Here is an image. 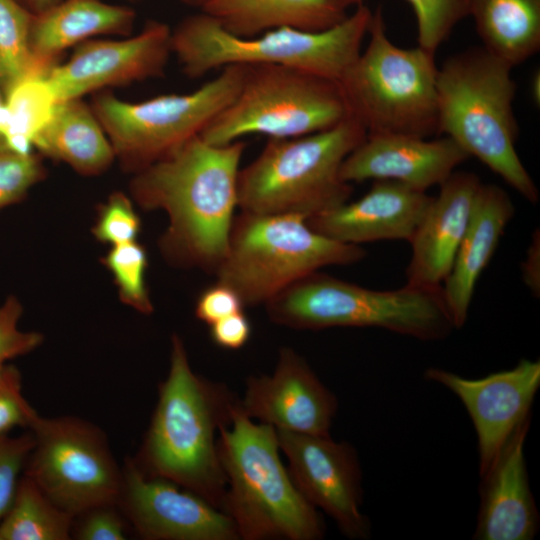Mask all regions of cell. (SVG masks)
Wrapping results in <instances>:
<instances>
[{"mask_svg":"<svg viewBox=\"0 0 540 540\" xmlns=\"http://www.w3.org/2000/svg\"><path fill=\"white\" fill-rule=\"evenodd\" d=\"M117 506L143 539H239L223 510L168 479L145 474L130 457L122 467Z\"/></svg>","mask_w":540,"mask_h":540,"instance_id":"obj_14","label":"cell"},{"mask_svg":"<svg viewBox=\"0 0 540 540\" xmlns=\"http://www.w3.org/2000/svg\"><path fill=\"white\" fill-rule=\"evenodd\" d=\"M371 18L372 11L362 4L325 30L282 27L239 37L200 12L171 31V47L191 79L232 65H278L338 81L361 52Z\"/></svg>","mask_w":540,"mask_h":540,"instance_id":"obj_5","label":"cell"},{"mask_svg":"<svg viewBox=\"0 0 540 540\" xmlns=\"http://www.w3.org/2000/svg\"><path fill=\"white\" fill-rule=\"evenodd\" d=\"M41 153L83 175H96L112 163L113 147L91 106L81 98L60 101L33 140Z\"/></svg>","mask_w":540,"mask_h":540,"instance_id":"obj_25","label":"cell"},{"mask_svg":"<svg viewBox=\"0 0 540 540\" xmlns=\"http://www.w3.org/2000/svg\"><path fill=\"white\" fill-rule=\"evenodd\" d=\"M114 276L122 301L137 311L150 314L153 310L145 284L147 255L135 241L115 245L103 259Z\"/></svg>","mask_w":540,"mask_h":540,"instance_id":"obj_30","label":"cell"},{"mask_svg":"<svg viewBox=\"0 0 540 540\" xmlns=\"http://www.w3.org/2000/svg\"><path fill=\"white\" fill-rule=\"evenodd\" d=\"M468 154L447 136L429 140L409 135H366L344 160L348 182L392 180L426 191L441 185Z\"/></svg>","mask_w":540,"mask_h":540,"instance_id":"obj_18","label":"cell"},{"mask_svg":"<svg viewBox=\"0 0 540 540\" xmlns=\"http://www.w3.org/2000/svg\"><path fill=\"white\" fill-rule=\"evenodd\" d=\"M39 414L23 395L20 371L11 364L0 368V436L17 428L29 429Z\"/></svg>","mask_w":540,"mask_h":540,"instance_id":"obj_35","label":"cell"},{"mask_svg":"<svg viewBox=\"0 0 540 540\" xmlns=\"http://www.w3.org/2000/svg\"><path fill=\"white\" fill-rule=\"evenodd\" d=\"M514 213L513 202L504 189L482 183L453 266L441 286L454 328L464 326L477 281Z\"/></svg>","mask_w":540,"mask_h":540,"instance_id":"obj_22","label":"cell"},{"mask_svg":"<svg viewBox=\"0 0 540 540\" xmlns=\"http://www.w3.org/2000/svg\"><path fill=\"white\" fill-rule=\"evenodd\" d=\"M43 175V166L33 154L0 152V210L20 201Z\"/></svg>","mask_w":540,"mask_h":540,"instance_id":"obj_33","label":"cell"},{"mask_svg":"<svg viewBox=\"0 0 540 540\" xmlns=\"http://www.w3.org/2000/svg\"><path fill=\"white\" fill-rule=\"evenodd\" d=\"M530 419L508 441L481 478L476 540H531L539 514L529 485L524 446Z\"/></svg>","mask_w":540,"mask_h":540,"instance_id":"obj_21","label":"cell"},{"mask_svg":"<svg viewBox=\"0 0 540 540\" xmlns=\"http://www.w3.org/2000/svg\"><path fill=\"white\" fill-rule=\"evenodd\" d=\"M140 228V218L131 201L116 192L101 207L93 233L101 242L115 246L135 241Z\"/></svg>","mask_w":540,"mask_h":540,"instance_id":"obj_34","label":"cell"},{"mask_svg":"<svg viewBox=\"0 0 540 540\" xmlns=\"http://www.w3.org/2000/svg\"><path fill=\"white\" fill-rule=\"evenodd\" d=\"M251 325L243 311L222 318L210 325L212 341L225 349H239L249 340Z\"/></svg>","mask_w":540,"mask_h":540,"instance_id":"obj_39","label":"cell"},{"mask_svg":"<svg viewBox=\"0 0 540 540\" xmlns=\"http://www.w3.org/2000/svg\"><path fill=\"white\" fill-rule=\"evenodd\" d=\"M4 102H5V97L0 88V110L4 105ZM4 151H9V150L7 149L4 138L0 135V152H4Z\"/></svg>","mask_w":540,"mask_h":540,"instance_id":"obj_44","label":"cell"},{"mask_svg":"<svg viewBox=\"0 0 540 540\" xmlns=\"http://www.w3.org/2000/svg\"><path fill=\"white\" fill-rule=\"evenodd\" d=\"M522 279L535 296L540 294V236L534 232L526 258L521 264Z\"/></svg>","mask_w":540,"mask_h":540,"instance_id":"obj_40","label":"cell"},{"mask_svg":"<svg viewBox=\"0 0 540 540\" xmlns=\"http://www.w3.org/2000/svg\"><path fill=\"white\" fill-rule=\"evenodd\" d=\"M417 23L418 46L435 54L455 25L470 15L473 0H406Z\"/></svg>","mask_w":540,"mask_h":540,"instance_id":"obj_31","label":"cell"},{"mask_svg":"<svg viewBox=\"0 0 540 540\" xmlns=\"http://www.w3.org/2000/svg\"><path fill=\"white\" fill-rule=\"evenodd\" d=\"M365 138V129L351 116L314 134L269 138L260 154L239 170L238 207L307 220L347 202L353 188L341 178V166Z\"/></svg>","mask_w":540,"mask_h":540,"instance_id":"obj_6","label":"cell"},{"mask_svg":"<svg viewBox=\"0 0 540 540\" xmlns=\"http://www.w3.org/2000/svg\"><path fill=\"white\" fill-rule=\"evenodd\" d=\"M512 69L483 47L447 59L437 77L439 133L535 204L538 188L515 147L519 127Z\"/></svg>","mask_w":540,"mask_h":540,"instance_id":"obj_4","label":"cell"},{"mask_svg":"<svg viewBox=\"0 0 540 540\" xmlns=\"http://www.w3.org/2000/svg\"><path fill=\"white\" fill-rule=\"evenodd\" d=\"M366 255L360 245L315 231L303 216L242 212L233 220L215 273L217 282L232 288L244 306L257 305L323 267L353 264Z\"/></svg>","mask_w":540,"mask_h":540,"instance_id":"obj_9","label":"cell"},{"mask_svg":"<svg viewBox=\"0 0 540 540\" xmlns=\"http://www.w3.org/2000/svg\"><path fill=\"white\" fill-rule=\"evenodd\" d=\"M288 471L303 497L320 508L350 539H367L370 523L362 513V478L355 449L330 435L276 430Z\"/></svg>","mask_w":540,"mask_h":540,"instance_id":"obj_13","label":"cell"},{"mask_svg":"<svg viewBox=\"0 0 540 540\" xmlns=\"http://www.w3.org/2000/svg\"><path fill=\"white\" fill-rule=\"evenodd\" d=\"M28 430L34 443L23 474L53 503L74 517L117 505L122 467L100 427L75 416L38 415Z\"/></svg>","mask_w":540,"mask_h":540,"instance_id":"obj_12","label":"cell"},{"mask_svg":"<svg viewBox=\"0 0 540 540\" xmlns=\"http://www.w3.org/2000/svg\"><path fill=\"white\" fill-rule=\"evenodd\" d=\"M61 0H19L32 13L42 12Z\"/></svg>","mask_w":540,"mask_h":540,"instance_id":"obj_41","label":"cell"},{"mask_svg":"<svg viewBox=\"0 0 540 540\" xmlns=\"http://www.w3.org/2000/svg\"><path fill=\"white\" fill-rule=\"evenodd\" d=\"M217 448L226 476L222 510L233 520L239 539L323 537L322 518L284 466L273 426L254 423L238 402L230 424L219 431Z\"/></svg>","mask_w":540,"mask_h":540,"instance_id":"obj_3","label":"cell"},{"mask_svg":"<svg viewBox=\"0 0 540 540\" xmlns=\"http://www.w3.org/2000/svg\"><path fill=\"white\" fill-rule=\"evenodd\" d=\"M33 15L19 0H0V88L4 97L18 83L45 77L52 69L31 52Z\"/></svg>","mask_w":540,"mask_h":540,"instance_id":"obj_29","label":"cell"},{"mask_svg":"<svg viewBox=\"0 0 540 540\" xmlns=\"http://www.w3.org/2000/svg\"><path fill=\"white\" fill-rule=\"evenodd\" d=\"M239 404L248 417L276 430L321 436L329 435L338 407L335 395L308 363L288 347L280 349L271 375L247 380Z\"/></svg>","mask_w":540,"mask_h":540,"instance_id":"obj_17","label":"cell"},{"mask_svg":"<svg viewBox=\"0 0 540 540\" xmlns=\"http://www.w3.org/2000/svg\"><path fill=\"white\" fill-rule=\"evenodd\" d=\"M246 66L232 65L186 94L142 102L97 93L92 109L126 168L139 172L166 158L200 133L237 95Z\"/></svg>","mask_w":540,"mask_h":540,"instance_id":"obj_11","label":"cell"},{"mask_svg":"<svg viewBox=\"0 0 540 540\" xmlns=\"http://www.w3.org/2000/svg\"><path fill=\"white\" fill-rule=\"evenodd\" d=\"M200 11L239 37L282 27L325 30L348 15L331 0H209Z\"/></svg>","mask_w":540,"mask_h":540,"instance_id":"obj_24","label":"cell"},{"mask_svg":"<svg viewBox=\"0 0 540 540\" xmlns=\"http://www.w3.org/2000/svg\"><path fill=\"white\" fill-rule=\"evenodd\" d=\"M135 11L103 0H61L33 15L30 49L43 64L53 68L69 47L96 35L129 36Z\"/></svg>","mask_w":540,"mask_h":540,"instance_id":"obj_23","label":"cell"},{"mask_svg":"<svg viewBox=\"0 0 540 540\" xmlns=\"http://www.w3.org/2000/svg\"><path fill=\"white\" fill-rule=\"evenodd\" d=\"M277 324L301 330L374 327L423 341L454 329L442 289L406 283L395 290L368 289L313 272L265 303Z\"/></svg>","mask_w":540,"mask_h":540,"instance_id":"obj_7","label":"cell"},{"mask_svg":"<svg viewBox=\"0 0 540 540\" xmlns=\"http://www.w3.org/2000/svg\"><path fill=\"white\" fill-rule=\"evenodd\" d=\"M72 538L78 540H125V518L117 505L95 506L74 518Z\"/></svg>","mask_w":540,"mask_h":540,"instance_id":"obj_37","label":"cell"},{"mask_svg":"<svg viewBox=\"0 0 540 540\" xmlns=\"http://www.w3.org/2000/svg\"><path fill=\"white\" fill-rule=\"evenodd\" d=\"M58 101L45 77L28 78L5 95L2 136L7 149L29 155L37 133L51 118Z\"/></svg>","mask_w":540,"mask_h":540,"instance_id":"obj_28","label":"cell"},{"mask_svg":"<svg viewBox=\"0 0 540 540\" xmlns=\"http://www.w3.org/2000/svg\"><path fill=\"white\" fill-rule=\"evenodd\" d=\"M244 304L239 295L229 286L216 282L199 296L196 317L211 325L234 313L243 311Z\"/></svg>","mask_w":540,"mask_h":540,"instance_id":"obj_38","label":"cell"},{"mask_svg":"<svg viewBox=\"0 0 540 540\" xmlns=\"http://www.w3.org/2000/svg\"><path fill=\"white\" fill-rule=\"evenodd\" d=\"M483 48L514 67L540 48V0H473Z\"/></svg>","mask_w":540,"mask_h":540,"instance_id":"obj_26","label":"cell"},{"mask_svg":"<svg viewBox=\"0 0 540 540\" xmlns=\"http://www.w3.org/2000/svg\"><path fill=\"white\" fill-rule=\"evenodd\" d=\"M74 518L23 474L13 503L0 522V540H68Z\"/></svg>","mask_w":540,"mask_h":540,"instance_id":"obj_27","label":"cell"},{"mask_svg":"<svg viewBox=\"0 0 540 540\" xmlns=\"http://www.w3.org/2000/svg\"><path fill=\"white\" fill-rule=\"evenodd\" d=\"M127 1L140 2L144 0H127ZM181 1L188 5L199 7L201 9L209 0H181Z\"/></svg>","mask_w":540,"mask_h":540,"instance_id":"obj_43","label":"cell"},{"mask_svg":"<svg viewBox=\"0 0 540 540\" xmlns=\"http://www.w3.org/2000/svg\"><path fill=\"white\" fill-rule=\"evenodd\" d=\"M433 196L392 180H374L360 199L307 219L333 240L360 245L380 240L410 241Z\"/></svg>","mask_w":540,"mask_h":540,"instance_id":"obj_19","label":"cell"},{"mask_svg":"<svg viewBox=\"0 0 540 540\" xmlns=\"http://www.w3.org/2000/svg\"><path fill=\"white\" fill-rule=\"evenodd\" d=\"M344 10H348L350 7H357L362 5L365 0H331Z\"/></svg>","mask_w":540,"mask_h":540,"instance_id":"obj_42","label":"cell"},{"mask_svg":"<svg viewBox=\"0 0 540 540\" xmlns=\"http://www.w3.org/2000/svg\"><path fill=\"white\" fill-rule=\"evenodd\" d=\"M427 380L450 390L466 408L477 435L479 476H484L530 417L540 387V361L521 359L511 369L466 378L441 368L425 371Z\"/></svg>","mask_w":540,"mask_h":540,"instance_id":"obj_15","label":"cell"},{"mask_svg":"<svg viewBox=\"0 0 540 540\" xmlns=\"http://www.w3.org/2000/svg\"><path fill=\"white\" fill-rule=\"evenodd\" d=\"M21 315V303L14 296H9L0 305V368L8 360L33 351L43 341L42 334L18 328Z\"/></svg>","mask_w":540,"mask_h":540,"instance_id":"obj_36","label":"cell"},{"mask_svg":"<svg viewBox=\"0 0 540 540\" xmlns=\"http://www.w3.org/2000/svg\"><path fill=\"white\" fill-rule=\"evenodd\" d=\"M33 443L29 430L19 436H0V522L13 503Z\"/></svg>","mask_w":540,"mask_h":540,"instance_id":"obj_32","label":"cell"},{"mask_svg":"<svg viewBox=\"0 0 540 540\" xmlns=\"http://www.w3.org/2000/svg\"><path fill=\"white\" fill-rule=\"evenodd\" d=\"M238 402L227 386L192 370L182 339L173 335L169 372L133 460L145 474L168 479L222 510L226 476L217 439Z\"/></svg>","mask_w":540,"mask_h":540,"instance_id":"obj_2","label":"cell"},{"mask_svg":"<svg viewBox=\"0 0 540 540\" xmlns=\"http://www.w3.org/2000/svg\"><path fill=\"white\" fill-rule=\"evenodd\" d=\"M171 31L161 21L148 20L137 35L123 40H86L66 63L55 65L46 80L60 102L161 77L172 53Z\"/></svg>","mask_w":540,"mask_h":540,"instance_id":"obj_16","label":"cell"},{"mask_svg":"<svg viewBox=\"0 0 540 540\" xmlns=\"http://www.w3.org/2000/svg\"><path fill=\"white\" fill-rule=\"evenodd\" d=\"M369 41L337 81L350 116L366 135L439 133L434 54L405 49L388 37L381 8L372 12Z\"/></svg>","mask_w":540,"mask_h":540,"instance_id":"obj_8","label":"cell"},{"mask_svg":"<svg viewBox=\"0 0 540 540\" xmlns=\"http://www.w3.org/2000/svg\"><path fill=\"white\" fill-rule=\"evenodd\" d=\"M348 117L337 81L286 66H246L235 98L199 136L214 145L251 134L294 138L330 129Z\"/></svg>","mask_w":540,"mask_h":540,"instance_id":"obj_10","label":"cell"},{"mask_svg":"<svg viewBox=\"0 0 540 540\" xmlns=\"http://www.w3.org/2000/svg\"><path fill=\"white\" fill-rule=\"evenodd\" d=\"M479 177L454 171L440 186L409 243L412 255L406 283L440 288L451 271L478 191Z\"/></svg>","mask_w":540,"mask_h":540,"instance_id":"obj_20","label":"cell"},{"mask_svg":"<svg viewBox=\"0 0 540 540\" xmlns=\"http://www.w3.org/2000/svg\"><path fill=\"white\" fill-rule=\"evenodd\" d=\"M246 143L214 145L199 135L137 172L131 189L145 208L164 209L170 224L162 241L178 261L216 270L225 256L237 203L239 165Z\"/></svg>","mask_w":540,"mask_h":540,"instance_id":"obj_1","label":"cell"}]
</instances>
